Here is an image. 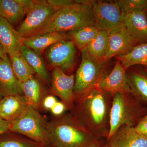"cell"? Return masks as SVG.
<instances>
[{"mask_svg":"<svg viewBox=\"0 0 147 147\" xmlns=\"http://www.w3.org/2000/svg\"><path fill=\"white\" fill-rule=\"evenodd\" d=\"M113 97L96 86L75 98L70 113L93 136L107 139Z\"/></svg>","mask_w":147,"mask_h":147,"instance_id":"cell-1","label":"cell"},{"mask_svg":"<svg viewBox=\"0 0 147 147\" xmlns=\"http://www.w3.org/2000/svg\"><path fill=\"white\" fill-rule=\"evenodd\" d=\"M93 2L92 0H77L60 9L34 35L68 32L85 26H94Z\"/></svg>","mask_w":147,"mask_h":147,"instance_id":"cell-2","label":"cell"},{"mask_svg":"<svg viewBox=\"0 0 147 147\" xmlns=\"http://www.w3.org/2000/svg\"><path fill=\"white\" fill-rule=\"evenodd\" d=\"M50 146L88 147L97 138L93 136L71 113L55 116L48 122Z\"/></svg>","mask_w":147,"mask_h":147,"instance_id":"cell-3","label":"cell"},{"mask_svg":"<svg viewBox=\"0 0 147 147\" xmlns=\"http://www.w3.org/2000/svg\"><path fill=\"white\" fill-rule=\"evenodd\" d=\"M147 113V107L132 93L117 92L113 96L110 113L108 140L123 125L135 127Z\"/></svg>","mask_w":147,"mask_h":147,"instance_id":"cell-4","label":"cell"},{"mask_svg":"<svg viewBox=\"0 0 147 147\" xmlns=\"http://www.w3.org/2000/svg\"><path fill=\"white\" fill-rule=\"evenodd\" d=\"M81 51L82 62L75 75V99L97 86L113 68L110 67V60L92 57L84 49Z\"/></svg>","mask_w":147,"mask_h":147,"instance_id":"cell-5","label":"cell"},{"mask_svg":"<svg viewBox=\"0 0 147 147\" xmlns=\"http://www.w3.org/2000/svg\"><path fill=\"white\" fill-rule=\"evenodd\" d=\"M47 126L48 122L37 110L28 105L21 115L10 123L9 131L50 146Z\"/></svg>","mask_w":147,"mask_h":147,"instance_id":"cell-6","label":"cell"},{"mask_svg":"<svg viewBox=\"0 0 147 147\" xmlns=\"http://www.w3.org/2000/svg\"><path fill=\"white\" fill-rule=\"evenodd\" d=\"M94 26L99 31L112 32L124 27L125 13L118 1H93Z\"/></svg>","mask_w":147,"mask_h":147,"instance_id":"cell-7","label":"cell"},{"mask_svg":"<svg viewBox=\"0 0 147 147\" xmlns=\"http://www.w3.org/2000/svg\"><path fill=\"white\" fill-rule=\"evenodd\" d=\"M25 10L26 16L17 30L23 38L36 33L57 9L50 4L47 1H33Z\"/></svg>","mask_w":147,"mask_h":147,"instance_id":"cell-8","label":"cell"},{"mask_svg":"<svg viewBox=\"0 0 147 147\" xmlns=\"http://www.w3.org/2000/svg\"><path fill=\"white\" fill-rule=\"evenodd\" d=\"M76 47L70 40L57 42L47 48L46 57L53 68L59 67L64 72H70L76 63Z\"/></svg>","mask_w":147,"mask_h":147,"instance_id":"cell-9","label":"cell"},{"mask_svg":"<svg viewBox=\"0 0 147 147\" xmlns=\"http://www.w3.org/2000/svg\"><path fill=\"white\" fill-rule=\"evenodd\" d=\"M74 83V74H67L59 67L53 68L52 91L53 94L59 97L67 109L70 110L75 100Z\"/></svg>","mask_w":147,"mask_h":147,"instance_id":"cell-10","label":"cell"},{"mask_svg":"<svg viewBox=\"0 0 147 147\" xmlns=\"http://www.w3.org/2000/svg\"><path fill=\"white\" fill-rule=\"evenodd\" d=\"M126 70L121 63L116 60L112 70L99 82L97 86L113 96L119 92H131L127 83Z\"/></svg>","mask_w":147,"mask_h":147,"instance_id":"cell-11","label":"cell"},{"mask_svg":"<svg viewBox=\"0 0 147 147\" xmlns=\"http://www.w3.org/2000/svg\"><path fill=\"white\" fill-rule=\"evenodd\" d=\"M140 44L125 28L110 32L107 54L105 58L110 60L114 57L127 53Z\"/></svg>","mask_w":147,"mask_h":147,"instance_id":"cell-12","label":"cell"},{"mask_svg":"<svg viewBox=\"0 0 147 147\" xmlns=\"http://www.w3.org/2000/svg\"><path fill=\"white\" fill-rule=\"evenodd\" d=\"M0 94L3 97L24 96L22 84L13 72L8 55L0 59Z\"/></svg>","mask_w":147,"mask_h":147,"instance_id":"cell-13","label":"cell"},{"mask_svg":"<svg viewBox=\"0 0 147 147\" xmlns=\"http://www.w3.org/2000/svg\"><path fill=\"white\" fill-rule=\"evenodd\" d=\"M107 142L110 147H147V137L127 125L119 127Z\"/></svg>","mask_w":147,"mask_h":147,"instance_id":"cell-14","label":"cell"},{"mask_svg":"<svg viewBox=\"0 0 147 147\" xmlns=\"http://www.w3.org/2000/svg\"><path fill=\"white\" fill-rule=\"evenodd\" d=\"M126 74L132 94L147 107V66H132L126 69Z\"/></svg>","mask_w":147,"mask_h":147,"instance_id":"cell-15","label":"cell"},{"mask_svg":"<svg viewBox=\"0 0 147 147\" xmlns=\"http://www.w3.org/2000/svg\"><path fill=\"white\" fill-rule=\"evenodd\" d=\"M146 9L125 13L124 28L140 44L147 42Z\"/></svg>","mask_w":147,"mask_h":147,"instance_id":"cell-16","label":"cell"},{"mask_svg":"<svg viewBox=\"0 0 147 147\" xmlns=\"http://www.w3.org/2000/svg\"><path fill=\"white\" fill-rule=\"evenodd\" d=\"M23 38L5 19L0 17V44L9 57L21 52Z\"/></svg>","mask_w":147,"mask_h":147,"instance_id":"cell-17","label":"cell"},{"mask_svg":"<svg viewBox=\"0 0 147 147\" xmlns=\"http://www.w3.org/2000/svg\"><path fill=\"white\" fill-rule=\"evenodd\" d=\"M67 40L69 39L67 34L53 32L24 38L22 40V43L23 45L40 55L45 49L53 44Z\"/></svg>","mask_w":147,"mask_h":147,"instance_id":"cell-18","label":"cell"},{"mask_svg":"<svg viewBox=\"0 0 147 147\" xmlns=\"http://www.w3.org/2000/svg\"><path fill=\"white\" fill-rule=\"evenodd\" d=\"M27 105L24 96H9L0 100L1 117L11 123L23 113Z\"/></svg>","mask_w":147,"mask_h":147,"instance_id":"cell-19","label":"cell"},{"mask_svg":"<svg viewBox=\"0 0 147 147\" xmlns=\"http://www.w3.org/2000/svg\"><path fill=\"white\" fill-rule=\"evenodd\" d=\"M115 58L126 70L134 65L147 66V42L139 44L127 53L116 56Z\"/></svg>","mask_w":147,"mask_h":147,"instance_id":"cell-20","label":"cell"},{"mask_svg":"<svg viewBox=\"0 0 147 147\" xmlns=\"http://www.w3.org/2000/svg\"><path fill=\"white\" fill-rule=\"evenodd\" d=\"M23 94L27 105L37 110L42 104V90L38 80L34 76L22 83Z\"/></svg>","mask_w":147,"mask_h":147,"instance_id":"cell-21","label":"cell"},{"mask_svg":"<svg viewBox=\"0 0 147 147\" xmlns=\"http://www.w3.org/2000/svg\"><path fill=\"white\" fill-rule=\"evenodd\" d=\"M26 15V10L19 0H0V17L12 26L18 24Z\"/></svg>","mask_w":147,"mask_h":147,"instance_id":"cell-22","label":"cell"},{"mask_svg":"<svg viewBox=\"0 0 147 147\" xmlns=\"http://www.w3.org/2000/svg\"><path fill=\"white\" fill-rule=\"evenodd\" d=\"M98 32L94 26H87L68 32L67 34L76 48L82 51L94 39Z\"/></svg>","mask_w":147,"mask_h":147,"instance_id":"cell-23","label":"cell"},{"mask_svg":"<svg viewBox=\"0 0 147 147\" xmlns=\"http://www.w3.org/2000/svg\"><path fill=\"white\" fill-rule=\"evenodd\" d=\"M21 52L30 66L35 73L45 82L50 80V76L45 63L41 56L33 50L25 46L22 45Z\"/></svg>","mask_w":147,"mask_h":147,"instance_id":"cell-24","label":"cell"},{"mask_svg":"<svg viewBox=\"0 0 147 147\" xmlns=\"http://www.w3.org/2000/svg\"><path fill=\"white\" fill-rule=\"evenodd\" d=\"M110 33V32L107 31H99L94 39L84 50L92 57L105 59L108 49Z\"/></svg>","mask_w":147,"mask_h":147,"instance_id":"cell-25","label":"cell"},{"mask_svg":"<svg viewBox=\"0 0 147 147\" xmlns=\"http://www.w3.org/2000/svg\"><path fill=\"white\" fill-rule=\"evenodd\" d=\"M45 145L9 131L0 135V147H45Z\"/></svg>","mask_w":147,"mask_h":147,"instance_id":"cell-26","label":"cell"},{"mask_svg":"<svg viewBox=\"0 0 147 147\" xmlns=\"http://www.w3.org/2000/svg\"><path fill=\"white\" fill-rule=\"evenodd\" d=\"M9 57L13 72L21 84L34 76L35 72L29 65L21 52Z\"/></svg>","mask_w":147,"mask_h":147,"instance_id":"cell-27","label":"cell"},{"mask_svg":"<svg viewBox=\"0 0 147 147\" xmlns=\"http://www.w3.org/2000/svg\"><path fill=\"white\" fill-rule=\"evenodd\" d=\"M118 1L124 13L147 8V0H119Z\"/></svg>","mask_w":147,"mask_h":147,"instance_id":"cell-28","label":"cell"},{"mask_svg":"<svg viewBox=\"0 0 147 147\" xmlns=\"http://www.w3.org/2000/svg\"><path fill=\"white\" fill-rule=\"evenodd\" d=\"M47 1L50 4L57 9V10L75 2V1L71 0H48Z\"/></svg>","mask_w":147,"mask_h":147,"instance_id":"cell-29","label":"cell"},{"mask_svg":"<svg viewBox=\"0 0 147 147\" xmlns=\"http://www.w3.org/2000/svg\"><path fill=\"white\" fill-rule=\"evenodd\" d=\"M66 109V107L63 102L57 101L50 110L54 115L58 116L64 114Z\"/></svg>","mask_w":147,"mask_h":147,"instance_id":"cell-30","label":"cell"},{"mask_svg":"<svg viewBox=\"0 0 147 147\" xmlns=\"http://www.w3.org/2000/svg\"><path fill=\"white\" fill-rule=\"evenodd\" d=\"M57 101L56 98L53 96H47L43 100L42 105L45 109L51 110Z\"/></svg>","mask_w":147,"mask_h":147,"instance_id":"cell-31","label":"cell"},{"mask_svg":"<svg viewBox=\"0 0 147 147\" xmlns=\"http://www.w3.org/2000/svg\"><path fill=\"white\" fill-rule=\"evenodd\" d=\"M134 128L139 133L147 137V121L142 120Z\"/></svg>","mask_w":147,"mask_h":147,"instance_id":"cell-32","label":"cell"},{"mask_svg":"<svg viewBox=\"0 0 147 147\" xmlns=\"http://www.w3.org/2000/svg\"><path fill=\"white\" fill-rule=\"evenodd\" d=\"M10 123L0 117V135L9 131Z\"/></svg>","mask_w":147,"mask_h":147,"instance_id":"cell-33","label":"cell"},{"mask_svg":"<svg viewBox=\"0 0 147 147\" xmlns=\"http://www.w3.org/2000/svg\"><path fill=\"white\" fill-rule=\"evenodd\" d=\"M103 145L102 139L97 138L94 140L88 147H102Z\"/></svg>","mask_w":147,"mask_h":147,"instance_id":"cell-34","label":"cell"},{"mask_svg":"<svg viewBox=\"0 0 147 147\" xmlns=\"http://www.w3.org/2000/svg\"><path fill=\"white\" fill-rule=\"evenodd\" d=\"M7 55L4 48L3 47L2 45L0 44V59L4 57Z\"/></svg>","mask_w":147,"mask_h":147,"instance_id":"cell-35","label":"cell"},{"mask_svg":"<svg viewBox=\"0 0 147 147\" xmlns=\"http://www.w3.org/2000/svg\"><path fill=\"white\" fill-rule=\"evenodd\" d=\"M142 120H145L146 121H147V113L146 115L143 118V119H142Z\"/></svg>","mask_w":147,"mask_h":147,"instance_id":"cell-36","label":"cell"},{"mask_svg":"<svg viewBox=\"0 0 147 147\" xmlns=\"http://www.w3.org/2000/svg\"><path fill=\"white\" fill-rule=\"evenodd\" d=\"M102 147H109V146H108V145L107 144H106L104 145V146H102Z\"/></svg>","mask_w":147,"mask_h":147,"instance_id":"cell-37","label":"cell"},{"mask_svg":"<svg viewBox=\"0 0 147 147\" xmlns=\"http://www.w3.org/2000/svg\"><path fill=\"white\" fill-rule=\"evenodd\" d=\"M3 97L1 95V94H0V100H1L2 99Z\"/></svg>","mask_w":147,"mask_h":147,"instance_id":"cell-38","label":"cell"},{"mask_svg":"<svg viewBox=\"0 0 147 147\" xmlns=\"http://www.w3.org/2000/svg\"><path fill=\"white\" fill-rule=\"evenodd\" d=\"M45 147H53L51 146H45Z\"/></svg>","mask_w":147,"mask_h":147,"instance_id":"cell-39","label":"cell"},{"mask_svg":"<svg viewBox=\"0 0 147 147\" xmlns=\"http://www.w3.org/2000/svg\"><path fill=\"white\" fill-rule=\"evenodd\" d=\"M146 13H147V8L146 9Z\"/></svg>","mask_w":147,"mask_h":147,"instance_id":"cell-40","label":"cell"},{"mask_svg":"<svg viewBox=\"0 0 147 147\" xmlns=\"http://www.w3.org/2000/svg\"><path fill=\"white\" fill-rule=\"evenodd\" d=\"M0 117H1V113H0Z\"/></svg>","mask_w":147,"mask_h":147,"instance_id":"cell-41","label":"cell"}]
</instances>
